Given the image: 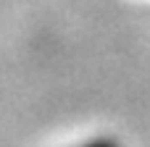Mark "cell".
I'll return each instance as SVG.
<instances>
[{
	"instance_id": "obj_1",
	"label": "cell",
	"mask_w": 150,
	"mask_h": 147,
	"mask_svg": "<svg viewBox=\"0 0 150 147\" xmlns=\"http://www.w3.org/2000/svg\"><path fill=\"white\" fill-rule=\"evenodd\" d=\"M82 147H119V142L116 139H92V142H87Z\"/></svg>"
}]
</instances>
